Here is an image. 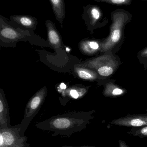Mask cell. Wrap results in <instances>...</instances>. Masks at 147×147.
<instances>
[{"instance_id":"obj_1","label":"cell","mask_w":147,"mask_h":147,"mask_svg":"<svg viewBox=\"0 0 147 147\" xmlns=\"http://www.w3.org/2000/svg\"><path fill=\"white\" fill-rule=\"evenodd\" d=\"M95 112V110L79 111L55 116L38 123L35 127L43 131L53 132V137L62 136L70 137L85 129L94 118Z\"/></svg>"},{"instance_id":"obj_2","label":"cell","mask_w":147,"mask_h":147,"mask_svg":"<svg viewBox=\"0 0 147 147\" xmlns=\"http://www.w3.org/2000/svg\"><path fill=\"white\" fill-rule=\"evenodd\" d=\"M112 23L108 37L102 41V51L107 52L113 49L124 38V29L132 19V15L123 9H115L110 13Z\"/></svg>"},{"instance_id":"obj_3","label":"cell","mask_w":147,"mask_h":147,"mask_svg":"<svg viewBox=\"0 0 147 147\" xmlns=\"http://www.w3.org/2000/svg\"><path fill=\"white\" fill-rule=\"evenodd\" d=\"M119 60L110 52L107 53L77 66L93 70L96 71L100 77L106 78L114 73L119 68Z\"/></svg>"},{"instance_id":"obj_4","label":"cell","mask_w":147,"mask_h":147,"mask_svg":"<svg viewBox=\"0 0 147 147\" xmlns=\"http://www.w3.org/2000/svg\"><path fill=\"white\" fill-rule=\"evenodd\" d=\"M47 90L46 87L41 89L30 98L24 112V118L20 124V133L25 135L34 117L38 113L46 96Z\"/></svg>"},{"instance_id":"obj_5","label":"cell","mask_w":147,"mask_h":147,"mask_svg":"<svg viewBox=\"0 0 147 147\" xmlns=\"http://www.w3.org/2000/svg\"><path fill=\"white\" fill-rule=\"evenodd\" d=\"M33 32L24 30L20 27L15 28L9 24L7 19L0 15V38L1 41L7 43H16L27 40L34 37Z\"/></svg>"},{"instance_id":"obj_6","label":"cell","mask_w":147,"mask_h":147,"mask_svg":"<svg viewBox=\"0 0 147 147\" xmlns=\"http://www.w3.org/2000/svg\"><path fill=\"white\" fill-rule=\"evenodd\" d=\"M28 138L20 133V124L0 129V147H30Z\"/></svg>"},{"instance_id":"obj_7","label":"cell","mask_w":147,"mask_h":147,"mask_svg":"<svg viewBox=\"0 0 147 147\" xmlns=\"http://www.w3.org/2000/svg\"><path fill=\"white\" fill-rule=\"evenodd\" d=\"M82 18L88 31L92 34L96 29L101 28L108 24V20L104 16L99 6L88 4L83 8Z\"/></svg>"},{"instance_id":"obj_8","label":"cell","mask_w":147,"mask_h":147,"mask_svg":"<svg viewBox=\"0 0 147 147\" xmlns=\"http://www.w3.org/2000/svg\"><path fill=\"white\" fill-rule=\"evenodd\" d=\"M111 125L120 127H140L147 125V113L145 115H128L124 117L113 120Z\"/></svg>"},{"instance_id":"obj_9","label":"cell","mask_w":147,"mask_h":147,"mask_svg":"<svg viewBox=\"0 0 147 147\" xmlns=\"http://www.w3.org/2000/svg\"><path fill=\"white\" fill-rule=\"evenodd\" d=\"M10 19L16 25L30 32H33L36 29L38 23L35 17L26 15L12 16Z\"/></svg>"},{"instance_id":"obj_10","label":"cell","mask_w":147,"mask_h":147,"mask_svg":"<svg viewBox=\"0 0 147 147\" xmlns=\"http://www.w3.org/2000/svg\"><path fill=\"white\" fill-rule=\"evenodd\" d=\"M48 41L52 46L59 48L62 46V40L60 33L52 22L47 20L45 22Z\"/></svg>"},{"instance_id":"obj_11","label":"cell","mask_w":147,"mask_h":147,"mask_svg":"<svg viewBox=\"0 0 147 147\" xmlns=\"http://www.w3.org/2000/svg\"><path fill=\"white\" fill-rule=\"evenodd\" d=\"M11 127L8 107L3 91L0 92V129L7 128Z\"/></svg>"},{"instance_id":"obj_12","label":"cell","mask_w":147,"mask_h":147,"mask_svg":"<svg viewBox=\"0 0 147 147\" xmlns=\"http://www.w3.org/2000/svg\"><path fill=\"white\" fill-rule=\"evenodd\" d=\"M102 43L97 40L85 39L79 43V49L84 54L93 55L102 51Z\"/></svg>"},{"instance_id":"obj_13","label":"cell","mask_w":147,"mask_h":147,"mask_svg":"<svg viewBox=\"0 0 147 147\" xmlns=\"http://www.w3.org/2000/svg\"><path fill=\"white\" fill-rule=\"evenodd\" d=\"M127 90L115 84V80L108 82L105 84L103 94L110 98H116L123 96L127 93Z\"/></svg>"},{"instance_id":"obj_14","label":"cell","mask_w":147,"mask_h":147,"mask_svg":"<svg viewBox=\"0 0 147 147\" xmlns=\"http://www.w3.org/2000/svg\"><path fill=\"white\" fill-rule=\"evenodd\" d=\"M55 18L63 28V23L65 17V5L64 0H49Z\"/></svg>"},{"instance_id":"obj_15","label":"cell","mask_w":147,"mask_h":147,"mask_svg":"<svg viewBox=\"0 0 147 147\" xmlns=\"http://www.w3.org/2000/svg\"><path fill=\"white\" fill-rule=\"evenodd\" d=\"M74 71L79 78L84 80L93 81L96 80L98 77L96 71L81 66L75 67Z\"/></svg>"},{"instance_id":"obj_16","label":"cell","mask_w":147,"mask_h":147,"mask_svg":"<svg viewBox=\"0 0 147 147\" xmlns=\"http://www.w3.org/2000/svg\"><path fill=\"white\" fill-rule=\"evenodd\" d=\"M128 134L134 137L140 138L147 137V125L140 127H131V129L127 132Z\"/></svg>"},{"instance_id":"obj_17","label":"cell","mask_w":147,"mask_h":147,"mask_svg":"<svg viewBox=\"0 0 147 147\" xmlns=\"http://www.w3.org/2000/svg\"><path fill=\"white\" fill-rule=\"evenodd\" d=\"M99 2H103L112 5L118 6H127L132 3L134 0H93ZM139 1H147V0H139Z\"/></svg>"},{"instance_id":"obj_18","label":"cell","mask_w":147,"mask_h":147,"mask_svg":"<svg viewBox=\"0 0 147 147\" xmlns=\"http://www.w3.org/2000/svg\"><path fill=\"white\" fill-rule=\"evenodd\" d=\"M83 89V88L79 89L77 87H73L69 90L68 91V94L73 98H78L80 97L83 96L87 92L86 88H85L83 90L80 91Z\"/></svg>"},{"instance_id":"obj_19","label":"cell","mask_w":147,"mask_h":147,"mask_svg":"<svg viewBox=\"0 0 147 147\" xmlns=\"http://www.w3.org/2000/svg\"><path fill=\"white\" fill-rule=\"evenodd\" d=\"M138 58L145 67H147V47L142 50L138 54Z\"/></svg>"},{"instance_id":"obj_20","label":"cell","mask_w":147,"mask_h":147,"mask_svg":"<svg viewBox=\"0 0 147 147\" xmlns=\"http://www.w3.org/2000/svg\"><path fill=\"white\" fill-rule=\"evenodd\" d=\"M118 143H119V147H129L124 141L120 140L118 141Z\"/></svg>"},{"instance_id":"obj_21","label":"cell","mask_w":147,"mask_h":147,"mask_svg":"<svg viewBox=\"0 0 147 147\" xmlns=\"http://www.w3.org/2000/svg\"><path fill=\"white\" fill-rule=\"evenodd\" d=\"M60 147H97L96 146H63Z\"/></svg>"},{"instance_id":"obj_22","label":"cell","mask_w":147,"mask_h":147,"mask_svg":"<svg viewBox=\"0 0 147 147\" xmlns=\"http://www.w3.org/2000/svg\"><path fill=\"white\" fill-rule=\"evenodd\" d=\"M146 111H147V110H146Z\"/></svg>"}]
</instances>
